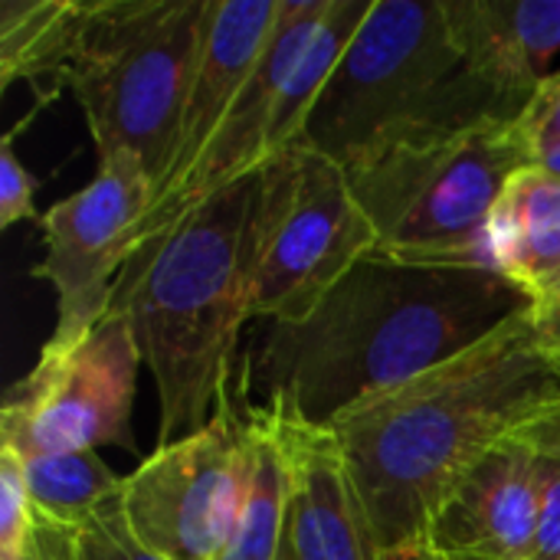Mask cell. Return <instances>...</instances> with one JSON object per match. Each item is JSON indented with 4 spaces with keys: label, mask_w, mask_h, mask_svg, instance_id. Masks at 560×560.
Here are the masks:
<instances>
[{
    "label": "cell",
    "mask_w": 560,
    "mask_h": 560,
    "mask_svg": "<svg viewBox=\"0 0 560 560\" xmlns=\"http://www.w3.org/2000/svg\"><path fill=\"white\" fill-rule=\"evenodd\" d=\"M532 305L499 272L371 253L302 322H259L236 390L256 407L335 430L361 404L469 351Z\"/></svg>",
    "instance_id": "cell-1"
},
{
    "label": "cell",
    "mask_w": 560,
    "mask_h": 560,
    "mask_svg": "<svg viewBox=\"0 0 560 560\" xmlns=\"http://www.w3.org/2000/svg\"><path fill=\"white\" fill-rule=\"evenodd\" d=\"M371 253L377 233L348 171L292 144L259 171L249 322H302Z\"/></svg>",
    "instance_id": "cell-7"
},
{
    "label": "cell",
    "mask_w": 560,
    "mask_h": 560,
    "mask_svg": "<svg viewBox=\"0 0 560 560\" xmlns=\"http://www.w3.org/2000/svg\"><path fill=\"white\" fill-rule=\"evenodd\" d=\"M243 397V394H240ZM246 404V446L233 518L217 560H279L285 538V453L276 417L266 407Z\"/></svg>",
    "instance_id": "cell-16"
},
{
    "label": "cell",
    "mask_w": 560,
    "mask_h": 560,
    "mask_svg": "<svg viewBox=\"0 0 560 560\" xmlns=\"http://www.w3.org/2000/svg\"><path fill=\"white\" fill-rule=\"evenodd\" d=\"M16 560H39V555H36V551H33V545H30V548H26V551H23Z\"/></svg>",
    "instance_id": "cell-31"
},
{
    "label": "cell",
    "mask_w": 560,
    "mask_h": 560,
    "mask_svg": "<svg viewBox=\"0 0 560 560\" xmlns=\"http://www.w3.org/2000/svg\"><path fill=\"white\" fill-rule=\"evenodd\" d=\"M33 551H36V548H33ZM36 555H39V551H36ZM39 560H46V558H43V555H39Z\"/></svg>",
    "instance_id": "cell-32"
},
{
    "label": "cell",
    "mask_w": 560,
    "mask_h": 560,
    "mask_svg": "<svg viewBox=\"0 0 560 560\" xmlns=\"http://www.w3.org/2000/svg\"><path fill=\"white\" fill-rule=\"evenodd\" d=\"M279 7L282 0H207L200 52L180 115L174 161L167 177L151 194V203L194 167L200 151L223 125L226 112L236 105L266 49Z\"/></svg>",
    "instance_id": "cell-14"
},
{
    "label": "cell",
    "mask_w": 560,
    "mask_h": 560,
    "mask_svg": "<svg viewBox=\"0 0 560 560\" xmlns=\"http://www.w3.org/2000/svg\"><path fill=\"white\" fill-rule=\"evenodd\" d=\"M518 121L413 131L348 171L377 233V253L433 269L495 272L492 213L509 180L535 164Z\"/></svg>",
    "instance_id": "cell-4"
},
{
    "label": "cell",
    "mask_w": 560,
    "mask_h": 560,
    "mask_svg": "<svg viewBox=\"0 0 560 560\" xmlns=\"http://www.w3.org/2000/svg\"><path fill=\"white\" fill-rule=\"evenodd\" d=\"M16 131H10L0 144V226L10 230L13 223L33 220L36 217V177L26 171V164L13 151Z\"/></svg>",
    "instance_id": "cell-22"
},
{
    "label": "cell",
    "mask_w": 560,
    "mask_h": 560,
    "mask_svg": "<svg viewBox=\"0 0 560 560\" xmlns=\"http://www.w3.org/2000/svg\"><path fill=\"white\" fill-rule=\"evenodd\" d=\"M246 404L240 390L197 433L158 446L121 482L138 541L164 560H217L243 472Z\"/></svg>",
    "instance_id": "cell-10"
},
{
    "label": "cell",
    "mask_w": 560,
    "mask_h": 560,
    "mask_svg": "<svg viewBox=\"0 0 560 560\" xmlns=\"http://www.w3.org/2000/svg\"><path fill=\"white\" fill-rule=\"evenodd\" d=\"M207 0H92L69 89L75 92L98 161L131 158L151 194L167 177Z\"/></svg>",
    "instance_id": "cell-5"
},
{
    "label": "cell",
    "mask_w": 560,
    "mask_h": 560,
    "mask_svg": "<svg viewBox=\"0 0 560 560\" xmlns=\"http://www.w3.org/2000/svg\"><path fill=\"white\" fill-rule=\"evenodd\" d=\"M279 560H299L295 558V551L289 548V541H285V538H282V551H279Z\"/></svg>",
    "instance_id": "cell-30"
},
{
    "label": "cell",
    "mask_w": 560,
    "mask_h": 560,
    "mask_svg": "<svg viewBox=\"0 0 560 560\" xmlns=\"http://www.w3.org/2000/svg\"><path fill=\"white\" fill-rule=\"evenodd\" d=\"M489 240L495 272L535 295L560 266V174L538 161L522 167L495 203Z\"/></svg>",
    "instance_id": "cell-18"
},
{
    "label": "cell",
    "mask_w": 560,
    "mask_h": 560,
    "mask_svg": "<svg viewBox=\"0 0 560 560\" xmlns=\"http://www.w3.org/2000/svg\"><path fill=\"white\" fill-rule=\"evenodd\" d=\"M269 413L276 417L285 453V541L295 558L381 560L338 436L276 410Z\"/></svg>",
    "instance_id": "cell-13"
},
{
    "label": "cell",
    "mask_w": 560,
    "mask_h": 560,
    "mask_svg": "<svg viewBox=\"0 0 560 560\" xmlns=\"http://www.w3.org/2000/svg\"><path fill=\"white\" fill-rule=\"evenodd\" d=\"M545 459L518 440L489 450L443 499L423 545L443 560H528Z\"/></svg>",
    "instance_id": "cell-12"
},
{
    "label": "cell",
    "mask_w": 560,
    "mask_h": 560,
    "mask_svg": "<svg viewBox=\"0 0 560 560\" xmlns=\"http://www.w3.org/2000/svg\"><path fill=\"white\" fill-rule=\"evenodd\" d=\"M538 164H545L548 171L560 174V144H558V148H551L548 154H541V158H538Z\"/></svg>",
    "instance_id": "cell-29"
},
{
    "label": "cell",
    "mask_w": 560,
    "mask_h": 560,
    "mask_svg": "<svg viewBox=\"0 0 560 560\" xmlns=\"http://www.w3.org/2000/svg\"><path fill=\"white\" fill-rule=\"evenodd\" d=\"M141 364L131 325L112 312L72 345H43L33 371L7 390L0 446L16 456L135 450L131 410Z\"/></svg>",
    "instance_id": "cell-8"
},
{
    "label": "cell",
    "mask_w": 560,
    "mask_h": 560,
    "mask_svg": "<svg viewBox=\"0 0 560 560\" xmlns=\"http://www.w3.org/2000/svg\"><path fill=\"white\" fill-rule=\"evenodd\" d=\"M532 328H535V338L541 341V348H548L551 354L560 358V299L532 305Z\"/></svg>",
    "instance_id": "cell-26"
},
{
    "label": "cell",
    "mask_w": 560,
    "mask_h": 560,
    "mask_svg": "<svg viewBox=\"0 0 560 560\" xmlns=\"http://www.w3.org/2000/svg\"><path fill=\"white\" fill-rule=\"evenodd\" d=\"M92 0H0V82H30L46 105L69 85Z\"/></svg>",
    "instance_id": "cell-17"
},
{
    "label": "cell",
    "mask_w": 560,
    "mask_h": 560,
    "mask_svg": "<svg viewBox=\"0 0 560 560\" xmlns=\"http://www.w3.org/2000/svg\"><path fill=\"white\" fill-rule=\"evenodd\" d=\"M148 207L144 167L131 158H108L82 190L39 217L46 253L33 266V279L56 292V325L46 345H72L108 318L115 285L131 259V233Z\"/></svg>",
    "instance_id": "cell-9"
},
{
    "label": "cell",
    "mask_w": 560,
    "mask_h": 560,
    "mask_svg": "<svg viewBox=\"0 0 560 560\" xmlns=\"http://www.w3.org/2000/svg\"><path fill=\"white\" fill-rule=\"evenodd\" d=\"M535 302H548V299H560V266L535 289V295H532Z\"/></svg>",
    "instance_id": "cell-28"
},
{
    "label": "cell",
    "mask_w": 560,
    "mask_h": 560,
    "mask_svg": "<svg viewBox=\"0 0 560 560\" xmlns=\"http://www.w3.org/2000/svg\"><path fill=\"white\" fill-rule=\"evenodd\" d=\"M518 128L528 138L535 158L548 154L560 144V72L541 79L535 95L528 98L525 112L518 115Z\"/></svg>",
    "instance_id": "cell-23"
},
{
    "label": "cell",
    "mask_w": 560,
    "mask_h": 560,
    "mask_svg": "<svg viewBox=\"0 0 560 560\" xmlns=\"http://www.w3.org/2000/svg\"><path fill=\"white\" fill-rule=\"evenodd\" d=\"M512 440L525 443L528 450H535L545 459H560V404L551 407V410H545L541 417H535Z\"/></svg>",
    "instance_id": "cell-25"
},
{
    "label": "cell",
    "mask_w": 560,
    "mask_h": 560,
    "mask_svg": "<svg viewBox=\"0 0 560 560\" xmlns=\"http://www.w3.org/2000/svg\"><path fill=\"white\" fill-rule=\"evenodd\" d=\"M30 545L46 560H164L148 551L131 532L121 492L79 528H62L36 515Z\"/></svg>",
    "instance_id": "cell-20"
},
{
    "label": "cell",
    "mask_w": 560,
    "mask_h": 560,
    "mask_svg": "<svg viewBox=\"0 0 560 560\" xmlns=\"http://www.w3.org/2000/svg\"><path fill=\"white\" fill-rule=\"evenodd\" d=\"M459 69L518 115L560 52V0H443Z\"/></svg>",
    "instance_id": "cell-15"
},
{
    "label": "cell",
    "mask_w": 560,
    "mask_h": 560,
    "mask_svg": "<svg viewBox=\"0 0 560 560\" xmlns=\"http://www.w3.org/2000/svg\"><path fill=\"white\" fill-rule=\"evenodd\" d=\"M259 233V171L197 203L121 272L112 315L154 377L158 446L203 430L236 387Z\"/></svg>",
    "instance_id": "cell-3"
},
{
    "label": "cell",
    "mask_w": 560,
    "mask_h": 560,
    "mask_svg": "<svg viewBox=\"0 0 560 560\" xmlns=\"http://www.w3.org/2000/svg\"><path fill=\"white\" fill-rule=\"evenodd\" d=\"M528 560H560V459H545L538 532Z\"/></svg>",
    "instance_id": "cell-24"
},
{
    "label": "cell",
    "mask_w": 560,
    "mask_h": 560,
    "mask_svg": "<svg viewBox=\"0 0 560 560\" xmlns=\"http://www.w3.org/2000/svg\"><path fill=\"white\" fill-rule=\"evenodd\" d=\"M381 560H443L430 545H407V548H397V551H387L381 555Z\"/></svg>",
    "instance_id": "cell-27"
},
{
    "label": "cell",
    "mask_w": 560,
    "mask_h": 560,
    "mask_svg": "<svg viewBox=\"0 0 560 560\" xmlns=\"http://www.w3.org/2000/svg\"><path fill=\"white\" fill-rule=\"evenodd\" d=\"M36 509L30 502L20 456L0 446V560H16L33 541Z\"/></svg>",
    "instance_id": "cell-21"
},
{
    "label": "cell",
    "mask_w": 560,
    "mask_h": 560,
    "mask_svg": "<svg viewBox=\"0 0 560 560\" xmlns=\"http://www.w3.org/2000/svg\"><path fill=\"white\" fill-rule=\"evenodd\" d=\"M328 10L331 0H282L266 49L236 105L226 112L223 125L200 151L194 167L167 194H161L135 226L131 259L144 246H151L164 230H171L180 217H187L197 203L262 171L272 158L295 144V135L282 115V85L292 75L312 36L318 33Z\"/></svg>",
    "instance_id": "cell-11"
},
{
    "label": "cell",
    "mask_w": 560,
    "mask_h": 560,
    "mask_svg": "<svg viewBox=\"0 0 560 560\" xmlns=\"http://www.w3.org/2000/svg\"><path fill=\"white\" fill-rule=\"evenodd\" d=\"M560 404V358L532 312L469 351L361 404L335 423L381 555L423 545L450 489L502 440Z\"/></svg>",
    "instance_id": "cell-2"
},
{
    "label": "cell",
    "mask_w": 560,
    "mask_h": 560,
    "mask_svg": "<svg viewBox=\"0 0 560 560\" xmlns=\"http://www.w3.org/2000/svg\"><path fill=\"white\" fill-rule=\"evenodd\" d=\"M20 466L36 515L62 528H79L82 522H89L105 502L121 492L125 482L95 450L20 456Z\"/></svg>",
    "instance_id": "cell-19"
},
{
    "label": "cell",
    "mask_w": 560,
    "mask_h": 560,
    "mask_svg": "<svg viewBox=\"0 0 560 560\" xmlns=\"http://www.w3.org/2000/svg\"><path fill=\"white\" fill-rule=\"evenodd\" d=\"M456 66L443 0H374L312 105L299 144L354 171L413 125Z\"/></svg>",
    "instance_id": "cell-6"
}]
</instances>
